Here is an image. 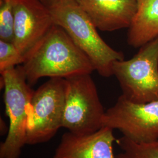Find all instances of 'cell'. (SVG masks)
Masks as SVG:
<instances>
[{
	"label": "cell",
	"mask_w": 158,
	"mask_h": 158,
	"mask_svg": "<svg viewBox=\"0 0 158 158\" xmlns=\"http://www.w3.org/2000/svg\"><path fill=\"white\" fill-rule=\"evenodd\" d=\"M21 66L30 85L45 77L66 79L95 71L89 57L56 23L27 53Z\"/></svg>",
	"instance_id": "1"
},
{
	"label": "cell",
	"mask_w": 158,
	"mask_h": 158,
	"mask_svg": "<svg viewBox=\"0 0 158 158\" xmlns=\"http://www.w3.org/2000/svg\"><path fill=\"white\" fill-rule=\"evenodd\" d=\"M49 9L55 23L61 27L89 57L94 70L104 77L113 76L114 64L124 59L123 53L104 41L75 1L66 0Z\"/></svg>",
	"instance_id": "2"
},
{
	"label": "cell",
	"mask_w": 158,
	"mask_h": 158,
	"mask_svg": "<svg viewBox=\"0 0 158 158\" xmlns=\"http://www.w3.org/2000/svg\"><path fill=\"white\" fill-rule=\"evenodd\" d=\"M1 87L9 118L6 140L0 145V158H19L26 145L29 108L34 91L31 88L21 66L1 73Z\"/></svg>",
	"instance_id": "3"
},
{
	"label": "cell",
	"mask_w": 158,
	"mask_h": 158,
	"mask_svg": "<svg viewBox=\"0 0 158 158\" xmlns=\"http://www.w3.org/2000/svg\"><path fill=\"white\" fill-rule=\"evenodd\" d=\"M67 87L66 79L53 77L34 91L28 114L26 145L49 141L63 128Z\"/></svg>",
	"instance_id": "4"
},
{
	"label": "cell",
	"mask_w": 158,
	"mask_h": 158,
	"mask_svg": "<svg viewBox=\"0 0 158 158\" xmlns=\"http://www.w3.org/2000/svg\"><path fill=\"white\" fill-rule=\"evenodd\" d=\"M113 73L123 95L131 102L158 100V36L140 47L129 60L116 61Z\"/></svg>",
	"instance_id": "5"
},
{
	"label": "cell",
	"mask_w": 158,
	"mask_h": 158,
	"mask_svg": "<svg viewBox=\"0 0 158 158\" xmlns=\"http://www.w3.org/2000/svg\"><path fill=\"white\" fill-rule=\"evenodd\" d=\"M68 87L63 128L70 132L85 134L102 127L105 114L98 91L90 74L66 78Z\"/></svg>",
	"instance_id": "6"
},
{
	"label": "cell",
	"mask_w": 158,
	"mask_h": 158,
	"mask_svg": "<svg viewBox=\"0 0 158 158\" xmlns=\"http://www.w3.org/2000/svg\"><path fill=\"white\" fill-rule=\"evenodd\" d=\"M102 127L119 131L136 143L158 139V100L147 103L131 102L123 94L105 112Z\"/></svg>",
	"instance_id": "7"
},
{
	"label": "cell",
	"mask_w": 158,
	"mask_h": 158,
	"mask_svg": "<svg viewBox=\"0 0 158 158\" xmlns=\"http://www.w3.org/2000/svg\"><path fill=\"white\" fill-rule=\"evenodd\" d=\"M15 24L13 44L24 56L55 24L50 10L40 0H12Z\"/></svg>",
	"instance_id": "8"
},
{
	"label": "cell",
	"mask_w": 158,
	"mask_h": 158,
	"mask_svg": "<svg viewBox=\"0 0 158 158\" xmlns=\"http://www.w3.org/2000/svg\"><path fill=\"white\" fill-rule=\"evenodd\" d=\"M112 128L103 126L85 134L64 133L53 158H116L113 143L117 141Z\"/></svg>",
	"instance_id": "9"
},
{
	"label": "cell",
	"mask_w": 158,
	"mask_h": 158,
	"mask_svg": "<svg viewBox=\"0 0 158 158\" xmlns=\"http://www.w3.org/2000/svg\"><path fill=\"white\" fill-rule=\"evenodd\" d=\"M96 28L112 32L128 28L137 11L136 0H74Z\"/></svg>",
	"instance_id": "10"
},
{
	"label": "cell",
	"mask_w": 158,
	"mask_h": 158,
	"mask_svg": "<svg viewBox=\"0 0 158 158\" xmlns=\"http://www.w3.org/2000/svg\"><path fill=\"white\" fill-rule=\"evenodd\" d=\"M137 11L128 28L129 45L140 48L158 36V0H136Z\"/></svg>",
	"instance_id": "11"
},
{
	"label": "cell",
	"mask_w": 158,
	"mask_h": 158,
	"mask_svg": "<svg viewBox=\"0 0 158 158\" xmlns=\"http://www.w3.org/2000/svg\"><path fill=\"white\" fill-rule=\"evenodd\" d=\"M117 142L122 152L116 158H158V139L149 143H136L123 136Z\"/></svg>",
	"instance_id": "12"
},
{
	"label": "cell",
	"mask_w": 158,
	"mask_h": 158,
	"mask_svg": "<svg viewBox=\"0 0 158 158\" xmlns=\"http://www.w3.org/2000/svg\"><path fill=\"white\" fill-rule=\"evenodd\" d=\"M14 24L12 0H0V40L14 42Z\"/></svg>",
	"instance_id": "13"
},
{
	"label": "cell",
	"mask_w": 158,
	"mask_h": 158,
	"mask_svg": "<svg viewBox=\"0 0 158 158\" xmlns=\"http://www.w3.org/2000/svg\"><path fill=\"white\" fill-rule=\"evenodd\" d=\"M25 56L12 43L0 40V72L23 64Z\"/></svg>",
	"instance_id": "14"
},
{
	"label": "cell",
	"mask_w": 158,
	"mask_h": 158,
	"mask_svg": "<svg viewBox=\"0 0 158 158\" xmlns=\"http://www.w3.org/2000/svg\"><path fill=\"white\" fill-rule=\"evenodd\" d=\"M45 6H46L48 8H51L54 6L64 2L66 0H40Z\"/></svg>",
	"instance_id": "15"
}]
</instances>
